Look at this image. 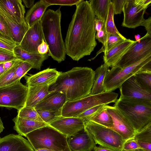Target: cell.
<instances>
[{
  "instance_id": "cell-5",
  "label": "cell",
  "mask_w": 151,
  "mask_h": 151,
  "mask_svg": "<svg viewBox=\"0 0 151 151\" xmlns=\"http://www.w3.org/2000/svg\"><path fill=\"white\" fill-rule=\"evenodd\" d=\"M26 137L35 151L46 149L55 151H71L68 138L49 125L29 133Z\"/></svg>"
},
{
  "instance_id": "cell-44",
  "label": "cell",
  "mask_w": 151,
  "mask_h": 151,
  "mask_svg": "<svg viewBox=\"0 0 151 151\" xmlns=\"http://www.w3.org/2000/svg\"><path fill=\"white\" fill-rule=\"evenodd\" d=\"M125 1V0H111L114 14H120L122 13Z\"/></svg>"
},
{
  "instance_id": "cell-26",
  "label": "cell",
  "mask_w": 151,
  "mask_h": 151,
  "mask_svg": "<svg viewBox=\"0 0 151 151\" xmlns=\"http://www.w3.org/2000/svg\"><path fill=\"white\" fill-rule=\"evenodd\" d=\"M49 86L46 85L29 86L24 106L35 108L49 93Z\"/></svg>"
},
{
  "instance_id": "cell-45",
  "label": "cell",
  "mask_w": 151,
  "mask_h": 151,
  "mask_svg": "<svg viewBox=\"0 0 151 151\" xmlns=\"http://www.w3.org/2000/svg\"><path fill=\"white\" fill-rule=\"evenodd\" d=\"M95 38L103 45L105 44L107 38V34L105 32L104 26L101 30L97 32L95 35Z\"/></svg>"
},
{
  "instance_id": "cell-16",
  "label": "cell",
  "mask_w": 151,
  "mask_h": 151,
  "mask_svg": "<svg viewBox=\"0 0 151 151\" xmlns=\"http://www.w3.org/2000/svg\"><path fill=\"white\" fill-rule=\"evenodd\" d=\"M0 151H35L28 140L19 134L0 138Z\"/></svg>"
},
{
  "instance_id": "cell-42",
  "label": "cell",
  "mask_w": 151,
  "mask_h": 151,
  "mask_svg": "<svg viewBox=\"0 0 151 151\" xmlns=\"http://www.w3.org/2000/svg\"><path fill=\"white\" fill-rule=\"evenodd\" d=\"M50 6L56 5L72 6L78 4L83 0H45Z\"/></svg>"
},
{
  "instance_id": "cell-1",
  "label": "cell",
  "mask_w": 151,
  "mask_h": 151,
  "mask_svg": "<svg viewBox=\"0 0 151 151\" xmlns=\"http://www.w3.org/2000/svg\"><path fill=\"white\" fill-rule=\"evenodd\" d=\"M65 40L66 54L78 61L90 55L97 45L95 16L88 1L76 4Z\"/></svg>"
},
{
  "instance_id": "cell-9",
  "label": "cell",
  "mask_w": 151,
  "mask_h": 151,
  "mask_svg": "<svg viewBox=\"0 0 151 151\" xmlns=\"http://www.w3.org/2000/svg\"><path fill=\"white\" fill-rule=\"evenodd\" d=\"M28 87L20 81L0 88V107L17 110L24 106Z\"/></svg>"
},
{
  "instance_id": "cell-12",
  "label": "cell",
  "mask_w": 151,
  "mask_h": 151,
  "mask_svg": "<svg viewBox=\"0 0 151 151\" xmlns=\"http://www.w3.org/2000/svg\"><path fill=\"white\" fill-rule=\"evenodd\" d=\"M48 125L55 129L67 138L76 135L84 129L85 122L78 117H65L61 116Z\"/></svg>"
},
{
  "instance_id": "cell-36",
  "label": "cell",
  "mask_w": 151,
  "mask_h": 151,
  "mask_svg": "<svg viewBox=\"0 0 151 151\" xmlns=\"http://www.w3.org/2000/svg\"><path fill=\"white\" fill-rule=\"evenodd\" d=\"M22 61L20 59H18L11 68L0 75V88L7 85L13 77L17 68Z\"/></svg>"
},
{
  "instance_id": "cell-39",
  "label": "cell",
  "mask_w": 151,
  "mask_h": 151,
  "mask_svg": "<svg viewBox=\"0 0 151 151\" xmlns=\"http://www.w3.org/2000/svg\"><path fill=\"white\" fill-rule=\"evenodd\" d=\"M18 59L14 52L0 48V64Z\"/></svg>"
},
{
  "instance_id": "cell-41",
  "label": "cell",
  "mask_w": 151,
  "mask_h": 151,
  "mask_svg": "<svg viewBox=\"0 0 151 151\" xmlns=\"http://www.w3.org/2000/svg\"><path fill=\"white\" fill-rule=\"evenodd\" d=\"M17 43L14 41L0 36V48L14 52Z\"/></svg>"
},
{
  "instance_id": "cell-30",
  "label": "cell",
  "mask_w": 151,
  "mask_h": 151,
  "mask_svg": "<svg viewBox=\"0 0 151 151\" xmlns=\"http://www.w3.org/2000/svg\"><path fill=\"white\" fill-rule=\"evenodd\" d=\"M89 120L108 128L113 129L114 127L112 117L104 107Z\"/></svg>"
},
{
  "instance_id": "cell-24",
  "label": "cell",
  "mask_w": 151,
  "mask_h": 151,
  "mask_svg": "<svg viewBox=\"0 0 151 151\" xmlns=\"http://www.w3.org/2000/svg\"><path fill=\"white\" fill-rule=\"evenodd\" d=\"M0 15L9 28L14 40L17 44H19L28 29V26L17 24L7 12L1 6Z\"/></svg>"
},
{
  "instance_id": "cell-49",
  "label": "cell",
  "mask_w": 151,
  "mask_h": 151,
  "mask_svg": "<svg viewBox=\"0 0 151 151\" xmlns=\"http://www.w3.org/2000/svg\"><path fill=\"white\" fill-rule=\"evenodd\" d=\"M18 59H19L7 61L4 63L3 66L4 71H5L11 68L16 62Z\"/></svg>"
},
{
  "instance_id": "cell-43",
  "label": "cell",
  "mask_w": 151,
  "mask_h": 151,
  "mask_svg": "<svg viewBox=\"0 0 151 151\" xmlns=\"http://www.w3.org/2000/svg\"><path fill=\"white\" fill-rule=\"evenodd\" d=\"M139 149L141 148L137 141L133 137L125 142L122 151H133Z\"/></svg>"
},
{
  "instance_id": "cell-54",
  "label": "cell",
  "mask_w": 151,
  "mask_h": 151,
  "mask_svg": "<svg viewBox=\"0 0 151 151\" xmlns=\"http://www.w3.org/2000/svg\"><path fill=\"white\" fill-rule=\"evenodd\" d=\"M4 71V68L3 63L0 64V75Z\"/></svg>"
},
{
  "instance_id": "cell-31",
  "label": "cell",
  "mask_w": 151,
  "mask_h": 151,
  "mask_svg": "<svg viewBox=\"0 0 151 151\" xmlns=\"http://www.w3.org/2000/svg\"><path fill=\"white\" fill-rule=\"evenodd\" d=\"M127 39L124 37H121L114 35L107 34V40L101 48L96 53L95 57L88 60L91 61L94 60L99 54L101 52H106L117 45Z\"/></svg>"
},
{
  "instance_id": "cell-51",
  "label": "cell",
  "mask_w": 151,
  "mask_h": 151,
  "mask_svg": "<svg viewBox=\"0 0 151 151\" xmlns=\"http://www.w3.org/2000/svg\"><path fill=\"white\" fill-rule=\"evenodd\" d=\"M93 150V151H114L112 149L105 147L101 146L99 147L96 146Z\"/></svg>"
},
{
  "instance_id": "cell-48",
  "label": "cell",
  "mask_w": 151,
  "mask_h": 151,
  "mask_svg": "<svg viewBox=\"0 0 151 151\" xmlns=\"http://www.w3.org/2000/svg\"><path fill=\"white\" fill-rule=\"evenodd\" d=\"M104 22L101 19L96 18L95 20V28L97 32L101 30L104 25Z\"/></svg>"
},
{
  "instance_id": "cell-13",
  "label": "cell",
  "mask_w": 151,
  "mask_h": 151,
  "mask_svg": "<svg viewBox=\"0 0 151 151\" xmlns=\"http://www.w3.org/2000/svg\"><path fill=\"white\" fill-rule=\"evenodd\" d=\"M104 107L112 117L113 129L125 141L134 137L137 133L128 119L114 106L105 105Z\"/></svg>"
},
{
  "instance_id": "cell-18",
  "label": "cell",
  "mask_w": 151,
  "mask_h": 151,
  "mask_svg": "<svg viewBox=\"0 0 151 151\" xmlns=\"http://www.w3.org/2000/svg\"><path fill=\"white\" fill-rule=\"evenodd\" d=\"M65 95L61 92H50L35 107L36 110L51 111H62L67 101Z\"/></svg>"
},
{
  "instance_id": "cell-10",
  "label": "cell",
  "mask_w": 151,
  "mask_h": 151,
  "mask_svg": "<svg viewBox=\"0 0 151 151\" xmlns=\"http://www.w3.org/2000/svg\"><path fill=\"white\" fill-rule=\"evenodd\" d=\"M151 54V35L146 34L140 38L139 42L135 41L115 66L123 68L136 63Z\"/></svg>"
},
{
  "instance_id": "cell-25",
  "label": "cell",
  "mask_w": 151,
  "mask_h": 151,
  "mask_svg": "<svg viewBox=\"0 0 151 151\" xmlns=\"http://www.w3.org/2000/svg\"><path fill=\"white\" fill-rule=\"evenodd\" d=\"M50 6L45 0H41L30 8L25 16V20L29 28L41 19L47 8Z\"/></svg>"
},
{
  "instance_id": "cell-3",
  "label": "cell",
  "mask_w": 151,
  "mask_h": 151,
  "mask_svg": "<svg viewBox=\"0 0 151 151\" xmlns=\"http://www.w3.org/2000/svg\"><path fill=\"white\" fill-rule=\"evenodd\" d=\"M60 9L55 11L48 9L41 19L44 39L48 46V55L59 63L65 60L66 54L61 32Z\"/></svg>"
},
{
  "instance_id": "cell-23",
  "label": "cell",
  "mask_w": 151,
  "mask_h": 151,
  "mask_svg": "<svg viewBox=\"0 0 151 151\" xmlns=\"http://www.w3.org/2000/svg\"><path fill=\"white\" fill-rule=\"evenodd\" d=\"M13 127L18 134L26 137L29 133L41 127L48 125L44 122L27 119L17 116L12 119Z\"/></svg>"
},
{
  "instance_id": "cell-34",
  "label": "cell",
  "mask_w": 151,
  "mask_h": 151,
  "mask_svg": "<svg viewBox=\"0 0 151 151\" xmlns=\"http://www.w3.org/2000/svg\"><path fill=\"white\" fill-rule=\"evenodd\" d=\"M32 68L33 67L31 65L22 61L17 68L13 77L6 86L20 81L21 78Z\"/></svg>"
},
{
  "instance_id": "cell-15",
  "label": "cell",
  "mask_w": 151,
  "mask_h": 151,
  "mask_svg": "<svg viewBox=\"0 0 151 151\" xmlns=\"http://www.w3.org/2000/svg\"><path fill=\"white\" fill-rule=\"evenodd\" d=\"M121 96L151 101V92L142 88L133 76L124 82L119 88Z\"/></svg>"
},
{
  "instance_id": "cell-35",
  "label": "cell",
  "mask_w": 151,
  "mask_h": 151,
  "mask_svg": "<svg viewBox=\"0 0 151 151\" xmlns=\"http://www.w3.org/2000/svg\"><path fill=\"white\" fill-rule=\"evenodd\" d=\"M17 116L22 118L43 122L33 107H23L17 110Z\"/></svg>"
},
{
  "instance_id": "cell-20",
  "label": "cell",
  "mask_w": 151,
  "mask_h": 151,
  "mask_svg": "<svg viewBox=\"0 0 151 151\" xmlns=\"http://www.w3.org/2000/svg\"><path fill=\"white\" fill-rule=\"evenodd\" d=\"M68 142L71 151H91L96 146L94 141L84 129L68 138Z\"/></svg>"
},
{
  "instance_id": "cell-50",
  "label": "cell",
  "mask_w": 151,
  "mask_h": 151,
  "mask_svg": "<svg viewBox=\"0 0 151 151\" xmlns=\"http://www.w3.org/2000/svg\"><path fill=\"white\" fill-rule=\"evenodd\" d=\"M22 3L24 6L28 8H30L34 4L35 0H22Z\"/></svg>"
},
{
  "instance_id": "cell-7",
  "label": "cell",
  "mask_w": 151,
  "mask_h": 151,
  "mask_svg": "<svg viewBox=\"0 0 151 151\" xmlns=\"http://www.w3.org/2000/svg\"><path fill=\"white\" fill-rule=\"evenodd\" d=\"M118 96L117 93L111 91L90 95L77 100L67 101L62 109L61 116L65 117H76L94 106L115 103Z\"/></svg>"
},
{
  "instance_id": "cell-55",
  "label": "cell",
  "mask_w": 151,
  "mask_h": 151,
  "mask_svg": "<svg viewBox=\"0 0 151 151\" xmlns=\"http://www.w3.org/2000/svg\"><path fill=\"white\" fill-rule=\"evenodd\" d=\"M35 151H55L52 150L46 149H40L35 150Z\"/></svg>"
},
{
  "instance_id": "cell-21",
  "label": "cell",
  "mask_w": 151,
  "mask_h": 151,
  "mask_svg": "<svg viewBox=\"0 0 151 151\" xmlns=\"http://www.w3.org/2000/svg\"><path fill=\"white\" fill-rule=\"evenodd\" d=\"M135 42V41L127 39L104 53L103 56L104 63L109 67L115 66L120 58Z\"/></svg>"
},
{
  "instance_id": "cell-4",
  "label": "cell",
  "mask_w": 151,
  "mask_h": 151,
  "mask_svg": "<svg viewBox=\"0 0 151 151\" xmlns=\"http://www.w3.org/2000/svg\"><path fill=\"white\" fill-rule=\"evenodd\" d=\"M128 119L137 132L151 123V101L120 96L114 106Z\"/></svg>"
},
{
  "instance_id": "cell-46",
  "label": "cell",
  "mask_w": 151,
  "mask_h": 151,
  "mask_svg": "<svg viewBox=\"0 0 151 151\" xmlns=\"http://www.w3.org/2000/svg\"><path fill=\"white\" fill-rule=\"evenodd\" d=\"M140 26H144L146 31L147 34L151 35V17H150L146 19H144Z\"/></svg>"
},
{
  "instance_id": "cell-17",
  "label": "cell",
  "mask_w": 151,
  "mask_h": 151,
  "mask_svg": "<svg viewBox=\"0 0 151 151\" xmlns=\"http://www.w3.org/2000/svg\"><path fill=\"white\" fill-rule=\"evenodd\" d=\"M61 72L55 68H48L34 74L25 75L24 77L27 87L48 85L49 86L56 81Z\"/></svg>"
},
{
  "instance_id": "cell-6",
  "label": "cell",
  "mask_w": 151,
  "mask_h": 151,
  "mask_svg": "<svg viewBox=\"0 0 151 151\" xmlns=\"http://www.w3.org/2000/svg\"><path fill=\"white\" fill-rule=\"evenodd\" d=\"M142 71H151V54L136 63L123 68L116 66L112 67L104 78L105 92L111 91L119 88L126 80Z\"/></svg>"
},
{
  "instance_id": "cell-8",
  "label": "cell",
  "mask_w": 151,
  "mask_h": 151,
  "mask_svg": "<svg viewBox=\"0 0 151 151\" xmlns=\"http://www.w3.org/2000/svg\"><path fill=\"white\" fill-rule=\"evenodd\" d=\"M84 129L96 144L112 149L114 151H122L126 141L113 129L88 120L85 123Z\"/></svg>"
},
{
  "instance_id": "cell-14",
  "label": "cell",
  "mask_w": 151,
  "mask_h": 151,
  "mask_svg": "<svg viewBox=\"0 0 151 151\" xmlns=\"http://www.w3.org/2000/svg\"><path fill=\"white\" fill-rule=\"evenodd\" d=\"M41 19L31 27L29 28L20 43L18 44L24 50L38 54L37 48L44 40Z\"/></svg>"
},
{
  "instance_id": "cell-38",
  "label": "cell",
  "mask_w": 151,
  "mask_h": 151,
  "mask_svg": "<svg viewBox=\"0 0 151 151\" xmlns=\"http://www.w3.org/2000/svg\"><path fill=\"white\" fill-rule=\"evenodd\" d=\"M105 105V104H101L94 106L75 117H78L82 119L85 123L102 110L104 108Z\"/></svg>"
},
{
  "instance_id": "cell-29",
  "label": "cell",
  "mask_w": 151,
  "mask_h": 151,
  "mask_svg": "<svg viewBox=\"0 0 151 151\" xmlns=\"http://www.w3.org/2000/svg\"><path fill=\"white\" fill-rule=\"evenodd\" d=\"M134 137L141 149L151 151V123L137 132Z\"/></svg>"
},
{
  "instance_id": "cell-27",
  "label": "cell",
  "mask_w": 151,
  "mask_h": 151,
  "mask_svg": "<svg viewBox=\"0 0 151 151\" xmlns=\"http://www.w3.org/2000/svg\"><path fill=\"white\" fill-rule=\"evenodd\" d=\"M109 67L104 63L98 67L95 71L94 81L91 95L97 94L105 92L104 81L105 76L109 70Z\"/></svg>"
},
{
  "instance_id": "cell-33",
  "label": "cell",
  "mask_w": 151,
  "mask_h": 151,
  "mask_svg": "<svg viewBox=\"0 0 151 151\" xmlns=\"http://www.w3.org/2000/svg\"><path fill=\"white\" fill-rule=\"evenodd\" d=\"M134 76L142 88L151 92V71H140L135 73Z\"/></svg>"
},
{
  "instance_id": "cell-53",
  "label": "cell",
  "mask_w": 151,
  "mask_h": 151,
  "mask_svg": "<svg viewBox=\"0 0 151 151\" xmlns=\"http://www.w3.org/2000/svg\"><path fill=\"white\" fill-rule=\"evenodd\" d=\"M134 37L136 40V41L138 42H140V36L139 35H135Z\"/></svg>"
},
{
  "instance_id": "cell-37",
  "label": "cell",
  "mask_w": 151,
  "mask_h": 151,
  "mask_svg": "<svg viewBox=\"0 0 151 151\" xmlns=\"http://www.w3.org/2000/svg\"><path fill=\"white\" fill-rule=\"evenodd\" d=\"M43 122L48 124L58 118L62 116L61 111H51L36 110Z\"/></svg>"
},
{
  "instance_id": "cell-47",
  "label": "cell",
  "mask_w": 151,
  "mask_h": 151,
  "mask_svg": "<svg viewBox=\"0 0 151 151\" xmlns=\"http://www.w3.org/2000/svg\"><path fill=\"white\" fill-rule=\"evenodd\" d=\"M48 46L45 40H43L42 42L40 44L37 48L38 53L40 54H45L48 52Z\"/></svg>"
},
{
  "instance_id": "cell-2",
  "label": "cell",
  "mask_w": 151,
  "mask_h": 151,
  "mask_svg": "<svg viewBox=\"0 0 151 151\" xmlns=\"http://www.w3.org/2000/svg\"><path fill=\"white\" fill-rule=\"evenodd\" d=\"M94 75L95 71L88 67H75L61 72L55 82L49 86V91L61 92L68 101L84 98L90 95Z\"/></svg>"
},
{
  "instance_id": "cell-11",
  "label": "cell",
  "mask_w": 151,
  "mask_h": 151,
  "mask_svg": "<svg viewBox=\"0 0 151 151\" xmlns=\"http://www.w3.org/2000/svg\"><path fill=\"white\" fill-rule=\"evenodd\" d=\"M146 9L138 0H125L122 9L124 17L122 26L130 28L140 26L145 19L144 15Z\"/></svg>"
},
{
  "instance_id": "cell-56",
  "label": "cell",
  "mask_w": 151,
  "mask_h": 151,
  "mask_svg": "<svg viewBox=\"0 0 151 151\" xmlns=\"http://www.w3.org/2000/svg\"><path fill=\"white\" fill-rule=\"evenodd\" d=\"M133 151H145L141 149H139Z\"/></svg>"
},
{
  "instance_id": "cell-22",
  "label": "cell",
  "mask_w": 151,
  "mask_h": 151,
  "mask_svg": "<svg viewBox=\"0 0 151 151\" xmlns=\"http://www.w3.org/2000/svg\"><path fill=\"white\" fill-rule=\"evenodd\" d=\"M14 52L18 59L30 64L33 68L37 70L40 69L43 63L49 56L47 53L42 54L28 52L22 49L18 44L15 47Z\"/></svg>"
},
{
  "instance_id": "cell-32",
  "label": "cell",
  "mask_w": 151,
  "mask_h": 151,
  "mask_svg": "<svg viewBox=\"0 0 151 151\" xmlns=\"http://www.w3.org/2000/svg\"><path fill=\"white\" fill-rule=\"evenodd\" d=\"M114 15V10L112 3L111 2L109 4L107 16L104 24L105 32L107 34L124 37L118 31L115 25Z\"/></svg>"
},
{
  "instance_id": "cell-40",
  "label": "cell",
  "mask_w": 151,
  "mask_h": 151,
  "mask_svg": "<svg viewBox=\"0 0 151 151\" xmlns=\"http://www.w3.org/2000/svg\"><path fill=\"white\" fill-rule=\"evenodd\" d=\"M0 36L12 41H14L9 28L0 15Z\"/></svg>"
},
{
  "instance_id": "cell-28",
  "label": "cell",
  "mask_w": 151,
  "mask_h": 151,
  "mask_svg": "<svg viewBox=\"0 0 151 151\" xmlns=\"http://www.w3.org/2000/svg\"><path fill=\"white\" fill-rule=\"evenodd\" d=\"M88 1L96 18L105 23L111 0H90Z\"/></svg>"
},
{
  "instance_id": "cell-19",
  "label": "cell",
  "mask_w": 151,
  "mask_h": 151,
  "mask_svg": "<svg viewBox=\"0 0 151 151\" xmlns=\"http://www.w3.org/2000/svg\"><path fill=\"white\" fill-rule=\"evenodd\" d=\"M0 6L4 9L18 24L28 26L25 20V9L21 0H0Z\"/></svg>"
},
{
  "instance_id": "cell-52",
  "label": "cell",
  "mask_w": 151,
  "mask_h": 151,
  "mask_svg": "<svg viewBox=\"0 0 151 151\" xmlns=\"http://www.w3.org/2000/svg\"><path fill=\"white\" fill-rule=\"evenodd\" d=\"M4 129L3 126V124L0 116V134L3 131Z\"/></svg>"
}]
</instances>
